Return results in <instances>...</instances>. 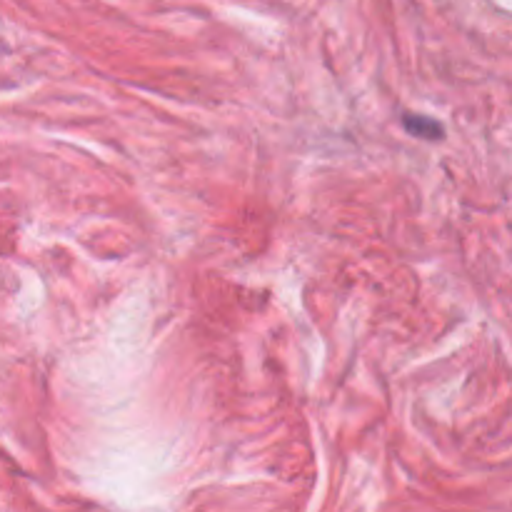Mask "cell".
Masks as SVG:
<instances>
[{"instance_id": "obj_1", "label": "cell", "mask_w": 512, "mask_h": 512, "mask_svg": "<svg viewBox=\"0 0 512 512\" xmlns=\"http://www.w3.org/2000/svg\"><path fill=\"white\" fill-rule=\"evenodd\" d=\"M405 128L425 140H438L443 135V128L435 120L423 118V115H405Z\"/></svg>"}]
</instances>
